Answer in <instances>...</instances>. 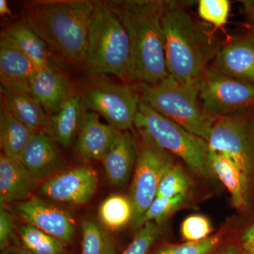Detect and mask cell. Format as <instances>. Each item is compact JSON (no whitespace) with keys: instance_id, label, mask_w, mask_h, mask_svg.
Listing matches in <instances>:
<instances>
[{"instance_id":"obj_1","label":"cell","mask_w":254,"mask_h":254,"mask_svg":"<svg viewBox=\"0 0 254 254\" xmlns=\"http://www.w3.org/2000/svg\"><path fill=\"white\" fill-rule=\"evenodd\" d=\"M185 4L163 1L161 25L169 75L178 81L193 83L212 64L221 45Z\"/></svg>"},{"instance_id":"obj_2","label":"cell","mask_w":254,"mask_h":254,"mask_svg":"<svg viewBox=\"0 0 254 254\" xmlns=\"http://www.w3.org/2000/svg\"><path fill=\"white\" fill-rule=\"evenodd\" d=\"M126 28L131 62L128 79L154 84L168 77L161 25L163 1L126 0L107 1Z\"/></svg>"},{"instance_id":"obj_3","label":"cell","mask_w":254,"mask_h":254,"mask_svg":"<svg viewBox=\"0 0 254 254\" xmlns=\"http://www.w3.org/2000/svg\"><path fill=\"white\" fill-rule=\"evenodd\" d=\"M95 1L41 0L26 5L23 20L48 48L73 65L83 64Z\"/></svg>"},{"instance_id":"obj_4","label":"cell","mask_w":254,"mask_h":254,"mask_svg":"<svg viewBox=\"0 0 254 254\" xmlns=\"http://www.w3.org/2000/svg\"><path fill=\"white\" fill-rule=\"evenodd\" d=\"M95 2L83 64L96 74L128 79L131 48L126 28L107 1Z\"/></svg>"},{"instance_id":"obj_5","label":"cell","mask_w":254,"mask_h":254,"mask_svg":"<svg viewBox=\"0 0 254 254\" xmlns=\"http://www.w3.org/2000/svg\"><path fill=\"white\" fill-rule=\"evenodd\" d=\"M198 81L183 83L170 76L154 84L133 83L142 101L208 142L215 120L199 98Z\"/></svg>"},{"instance_id":"obj_6","label":"cell","mask_w":254,"mask_h":254,"mask_svg":"<svg viewBox=\"0 0 254 254\" xmlns=\"http://www.w3.org/2000/svg\"><path fill=\"white\" fill-rule=\"evenodd\" d=\"M133 127L137 136L159 149L181 159L200 177L214 178L208 164V142L140 102Z\"/></svg>"},{"instance_id":"obj_7","label":"cell","mask_w":254,"mask_h":254,"mask_svg":"<svg viewBox=\"0 0 254 254\" xmlns=\"http://www.w3.org/2000/svg\"><path fill=\"white\" fill-rule=\"evenodd\" d=\"M208 143L209 149L230 159L250 182L254 171V106L217 118Z\"/></svg>"},{"instance_id":"obj_8","label":"cell","mask_w":254,"mask_h":254,"mask_svg":"<svg viewBox=\"0 0 254 254\" xmlns=\"http://www.w3.org/2000/svg\"><path fill=\"white\" fill-rule=\"evenodd\" d=\"M80 95L86 110L103 117L114 128H133L141 98L133 84L97 81L81 87Z\"/></svg>"},{"instance_id":"obj_9","label":"cell","mask_w":254,"mask_h":254,"mask_svg":"<svg viewBox=\"0 0 254 254\" xmlns=\"http://www.w3.org/2000/svg\"><path fill=\"white\" fill-rule=\"evenodd\" d=\"M138 137V151L129 198L133 207L131 222L136 228L158 193L164 173L173 163L170 154Z\"/></svg>"},{"instance_id":"obj_10","label":"cell","mask_w":254,"mask_h":254,"mask_svg":"<svg viewBox=\"0 0 254 254\" xmlns=\"http://www.w3.org/2000/svg\"><path fill=\"white\" fill-rule=\"evenodd\" d=\"M203 108L215 118L254 106V86L222 73L210 65L198 80Z\"/></svg>"},{"instance_id":"obj_11","label":"cell","mask_w":254,"mask_h":254,"mask_svg":"<svg viewBox=\"0 0 254 254\" xmlns=\"http://www.w3.org/2000/svg\"><path fill=\"white\" fill-rule=\"evenodd\" d=\"M98 184V175L94 169L82 166L47 180L40 188V193L58 203L81 205L93 198Z\"/></svg>"},{"instance_id":"obj_12","label":"cell","mask_w":254,"mask_h":254,"mask_svg":"<svg viewBox=\"0 0 254 254\" xmlns=\"http://www.w3.org/2000/svg\"><path fill=\"white\" fill-rule=\"evenodd\" d=\"M16 210L29 225L36 227L61 242H71L74 224L69 214L38 198L19 202Z\"/></svg>"},{"instance_id":"obj_13","label":"cell","mask_w":254,"mask_h":254,"mask_svg":"<svg viewBox=\"0 0 254 254\" xmlns=\"http://www.w3.org/2000/svg\"><path fill=\"white\" fill-rule=\"evenodd\" d=\"M212 65L222 73L254 86V36L232 38L220 46Z\"/></svg>"},{"instance_id":"obj_14","label":"cell","mask_w":254,"mask_h":254,"mask_svg":"<svg viewBox=\"0 0 254 254\" xmlns=\"http://www.w3.org/2000/svg\"><path fill=\"white\" fill-rule=\"evenodd\" d=\"M138 151V137L131 130H119L102 160L105 175L112 185L123 187L128 183L134 171Z\"/></svg>"},{"instance_id":"obj_15","label":"cell","mask_w":254,"mask_h":254,"mask_svg":"<svg viewBox=\"0 0 254 254\" xmlns=\"http://www.w3.org/2000/svg\"><path fill=\"white\" fill-rule=\"evenodd\" d=\"M119 131L109 124L102 123L100 116L85 111L78 133L76 151L83 161H102Z\"/></svg>"},{"instance_id":"obj_16","label":"cell","mask_w":254,"mask_h":254,"mask_svg":"<svg viewBox=\"0 0 254 254\" xmlns=\"http://www.w3.org/2000/svg\"><path fill=\"white\" fill-rule=\"evenodd\" d=\"M30 93L50 117L59 111L73 92L64 73L56 66H50L38 70Z\"/></svg>"},{"instance_id":"obj_17","label":"cell","mask_w":254,"mask_h":254,"mask_svg":"<svg viewBox=\"0 0 254 254\" xmlns=\"http://www.w3.org/2000/svg\"><path fill=\"white\" fill-rule=\"evenodd\" d=\"M38 68L21 50L1 36L0 38V78L1 86L30 93Z\"/></svg>"},{"instance_id":"obj_18","label":"cell","mask_w":254,"mask_h":254,"mask_svg":"<svg viewBox=\"0 0 254 254\" xmlns=\"http://www.w3.org/2000/svg\"><path fill=\"white\" fill-rule=\"evenodd\" d=\"M19 160L38 180L56 173L63 165L56 142L43 132L32 135Z\"/></svg>"},{"instance_id":"obj_19","label":"cell","mask_w":254,"mask_h":254,"mask_svg":"<svg viewBox=\"0 0 254 254\" xmlns=\"http://www.w3.org/2000/svg\"><path fill=\"white\" fill-rule=\"evenodd\" d=\"M38 185V180L18 159L1 153L0 156V203L27 200Z\"/></svg>"},{"instance_id":"obj_20","label":"cell","mask_w":254,"mask_h":254,"mask_svg":"<svg viewBox=\"0 0 254 254\" xmlns=\"http://www.w3.org/2000/svg\"><path fill=\"white\" fill-rule=\"evenodd\" d=\"M1 103L16 120L33 133L43 132L48 134L50 117L31 93L1 86Z\"/></svg>"},{"instance_id":"obj_21","label":"cell","mask_w":254,"mask_h":254,"mask_svg":"<svg viewBox=\"0 0 254 254\" xmlns=\"http://www.w3.org/2000/svg\"><path fill=\"white\" fill-rule=\"evenodd\" d=\"M86 110L81 95L73 93L59 111L50 116L48 134L56 143L64 147L69 146L79 131Z\"/></svg>"},{"instance_id":"obj_22","label":"cell","mask_w":254,"mask_h":254,"mask_svg":"<svg viewBox=\"0 0 254 254\" xmlns=\"http://www.w3.org/2000/svg\"><path fill=\"white\" fill-rule=\"evenodd\" d=\"M1 35L26 55L38 69L55 66L49 48L22 20L8 26Z\"/></svg>"},{"instance_id":"obj_23","label":"cell","mask_w":254,"mask_h":254,"mask_svg":"<svg viewBox=\"0 0 254 254\" xmlns=\"http://www.w3.org/2000/svg\"><path fill=\"white\" fill-rule=\"evenodd\" d=\"M208 164L214 177H218L228 190L233 206L239 210L245 208L248 196L249 181L238 167L225 155L210 149Z\"/></svg>"},{"instance_id":"obj_24","label":"cell","mask_w":254,"mask_h":254,"mask_svg":"<svg viewBox=\"0 0 254 254\" xmlns=\"http://www.w3.org/2000/svg\"><path fill=\"white\" fill-rule=\"evenodd\" d=\"M33 133L16 120L1 103L0 144L3 154L19 160Z\"/></svg>"},{"instance_id":"obj_25","label":"cell","mask_w":254,"mask_h":254,"mask_svg":"<svg viewBox=\"0 0 254 254\" xmlns=\"http://www.w3.org/2000/svg\"><path fill=\"white\" fill-rule=\"evenodd\" d=\"M98 215L100 221L112 231L123 228L133 217L131 200L125 195H111L100 204Z\"/></svg>"},{"instance_id":"obj_26","label":"cell","mask_w":254,"mask_h":254,"mask_svg":"<svg viewBox=\"0 0 254 254\" xmlns=\"http://www.w3.org/2000/svg\"><path fill=\"white\" fill-rule=\"evenodd\" d=\"M19 236L23 248L33 254H63L61 241L50 236L33 225H22Z\"/></svg>"},{"instance_id":"obj_27","label":"cell","mask_w":254,"mask_h":254,"mask_svg":"<svg viewBox=\"0 0 254 254\" xmlns=\"http://www.w3.org/2000/svg\"><path fill=\"white\" fill-rule=\"evenodd\" d=\"M113 239L94 220H87L82 225L81 254H115Z\"/></svg>"},{"instance_id":"obj_28","label":"cell","mask_w":254,"mask_h":254,"mask_svg":"<svg viewBox=\"0 0 254 254\" xmlns=\"http://www.w3.org/2000/svg\"><path fill=\"white\" fill-rule=\"evenodd\" d=\"M227 231L228 229L224 227L215 235L200 242H185L179 245L165 244L153 254H212L222 245Z\"/></svg>"},{"instance_id":"obj_29","label":"cell","mask_w":254,"mask_h":254,"mask_svg":"<svg viewBox=\"0 0 254 254\" xmlns=\"http://www.w3.org/2000/svg\"><path fill=\"white\" fill-rule=\"evenodd\" d=\"M190 185L191 180L183 167L173 162L162 177L156 197L168 198L187 194Z\"/></svg>"},{"instance_id":"obj_30","label":"cell","mask_w":254,"mask_h":254,"mask_svg":"<svg viewBox=\"0 0 254 254\" xmlns=\"http://www.w3.org/2000/svg\"><path fill=\"white\" fill-rule=\"evenodd\" d=\"M188 193H187L168 198L156 197L145 212L142 226L147 222H154L161 225L172 214L186 203L188 200Z\"/></svg>"},{"instance_id":"obj_31","label":"cell","mask_w":254,"mask_h":254,"mask_svg":"<svg viewBox=\"0 0 254 254\" xmlns=\"http://www.w3.org/2000/svg\"><path fill=\"white\" fill-rule=\"evenodd\" d=\"M230 11L228 0H199L198 16L203 21L216 28H223L227 22Z\"/></svg>"},{"instance_id":"obj_32","label":"cell","mask_w":254,"mask_h":254,"mask_svg":"<svg viewBox=\"0 0 254 254\" xmlns=\"http://www.w3.org/2000/svg\"><path fill=\"white\" fill-rule=\"evenodd\" d=\"M213 227L210 220L205 215L193 214L187 217L181 225V235L186 242H197L212 236Z\"/></svg>"},{"instance_id":"obj_33","label":"cell","mask_w":254,"mask_h":254,"mask_svg":"<svg viewBox=\"0 0 254 254\" xmlns=\"http://www.w3.org/2000/svg\"><path fill=\"white\" fill-rule=\"evenodd\" d=\"M161 232L160 225L154 222H145L140 227L134 238L120 254H148Z\"/></svg>"},{"instance_id":"obj_34","label":"cell","mask_w":254,"mask_h":254,"mask_svg":"<svg viewBox=\"0 0 254 254\" xmlns=\"http://www.w3.org/2000/svg\"><path fill=\"white\" fill-rule=\"evenodd\" d=\"M13 220L9 212L1 205L0 209V248L4 252L7 249L13 235Z\"/></svg>"},{"instance_id":"obj_35","label":"cell","mask_w":254,"mask_h":254,"mask_svg":"<svg viewBox=\"0 0 254 254\" xmlns=\"http://www.w3.org/2000/svg\"><path fill=\"white\" fill-rule=\"evenodd\" d=\"M241 3L248 25L249 32L254 36V0L242 1Z\"/></svg>"},{"instance_id":"obj_36","label":"cell","mask_w":254,"mask_h":254,"mask_svg":"<svg viewBox=\"0 0 254 254\" xmlns=\"http://www.w3.org/2000/svg\"><path fill=\"white\" fill-rule=\"evenodd\" d=\"M241 242L245 245H254V224L246 229L242 233Z\"/></svg>"},{"instance_id":"obj_37","label":"cell","mask_w":254,"mask_h":254,"mask_svg":"<svg viewBox=\"0 0 254 254\" xmlns=\"http://www.w3.org/2000/svg\"><path fill=\"white\" fill-rule=\"evenodd\" d=\"M219 254H242L241 251L239 250L238 247L233 244L227 245L226 247L222 249L221 252Z\"/></svg>"},{"instance_id":"obj_38","label":"cell","mask_w":254,"mask_h":254,"mask_svg":"<svg viewBox=\"0 0 254 254\" xmlns=\"http://www.w3.org/2000/svg\"><path fill=\"white\" fill-rule=\"evenodd\" d=\"M0 14L1 16H11V11L6 0H0Z\"/></svg>"},{"instance_id":"obj_39","label":"cell","mask_w":254,"mask_h":254,"mask_svg":"<svg viewBox=\"0 0 254 254\" xmlns=\"http://www.w3.org/2000/svg\"><path fill=\"white\" fill-rule=\"evenodd\" d=\"M240 251L242 254H254V245L242 244Z\"/></svg>"},{"instance_id":"obj_40","label":"cell","mask_w":254,"mask_h":254,"mask_svg":"<svg viewBox=\"0 0 254 254\" xmlns=\"http://www.w3.org/2000/svg\"><path fill=\"white\" fill-rule=\"evenodd\" d=\"M9 254H33L31 252H28L24 248H18V247H14L11 249L9 252Z\"/></svg>"},{"instance_id":"obj_41","label":"cell","mask_w":254,"mask_h":254,"mask_svg":"<svg viewBox=\"0 0 254 254\" xmlns=\"http://www.w3.org/2000/svg\"><path fill=\"white\" fill-rule=\"evenodd\" d=\"M2 254H9V253H7V252H5V251H4V252H3Z\"/></svg>"}]
</instances>
